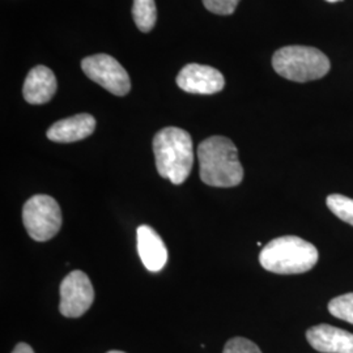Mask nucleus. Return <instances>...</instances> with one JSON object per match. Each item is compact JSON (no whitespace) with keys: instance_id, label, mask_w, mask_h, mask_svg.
Instances as JSON below:
<instances>
[{"instance_id":"f257e3e1","label":"nucleus","mask_w":353,"mask_h":353,"mask_svg":"<svg viewBox=\"0 0 353 353\" xmlns=\"http://www.w3.org/2000/svg\"><path fill=\"white\" fill-rule=\"evenodd\" d=\"M199 173L205 185L234 188L243 179V168L234 143L225 137H211L198 147Z\"/></svg>"},{"instance_id":"f03ea898","label":"nucleus","mask_w":353,"mask_h":353,"mask_svg":"<svg viewBox=\"0 0 353 353\" xmlns=\"http://www.w3.org/2000/svg\"><path fill=\"white\" fill-rule=\"evenodd\" d=\"M153 152L159 174L174 185L189 178L194 165V147L189 132L165 127L153 138Z\"/></svg>"},{"instance_id":"7ed1b4c3","label":"nucleus","mask_w":353,"mask_h":353,"mask_svg":"<svg viewBox=\"0 0 353 353\" xmlns=\"http://www.w3.org/2000/svg\"><path fill=\"white\" fill-rule=\"evenodd\" d=\"M316 246L296 236L270 241L259 254L261 265L279 275H296L310 271L318 262Z\"/></svg>"},{"instance_id":"20e7f679","label":"nucleus","mask_w":353,"mask_h":353,"mask_svg":"<svg viewBox=\"0 0 353 353\" xmlns=\"http://www.w3.org/2000/svg\"><path fill=\"white\" fill-rule=\"evenodd\" d=\"M279 75L296 83H306L327 75L330 61L321 50L310 46H285L272 57Z\"/></svg>"},{"instance_id":"39448f33","label":"nucleus","mask_w":353,"mask_h":353,"mask_svg":"<svg viewBox=\"0 0 353 353\" xmlns=\"http://www.w3.org/2000/svg\"><path fill=\"white\" fill-rule=\"evenodd\" d=\"M23 221L28 234L38 242L49 241L62 227V211L58 202L49 195H34L23 208Z\"/></svg>"},{"instance_id":"423d86ee","label":"nucleus","mask_w":353,"mask_h":353,"mask_svg":"<svg viewBox=\"0 0 353 353\" xmlns=\"http://www.w3.org/2000/svg\"><path fill=\"white\" fill-rule=\"evenodd\" d=\"M81 68L90 80L115 96H126L131 80L121 63L108 54H96L81 61Z\"/></svg>"},{"instance_id":"0eeeda50","label":"nucleus","mask_w":353,"mask_h":353,"mask_svg":"<svg viewBox=\"0 0 353 353\" xmlns=\"http://www.w3.org/2000/svg\"><path fill=\"white\" fill-rule=\"evenodd\" d=\"M59 310L67 318L85 314L94 300V290L87 274L83 271L70 272L61 283Z\"/></svg>"},{"instance_id":"6e6552de","label":"nucleus","mask_w":353,"mask_h":353,"mask_svg":"<svg viewBox=\"0 0 353 353\" xmlns=\"http://www.w3.org/2000/svg\"><path fill=\"white\" fill-rule=\"evenodd\" d=\"M176 85L192 94H214L225 87V79L214 67L191 63L176 76Z\"/></svg>"},{"instance_id":"1a4fd4ad","label":"nucleus","mask_w":353,"mask_h":353,"mask_svg":"<svg viewBox=\"0 0 353 353\" xmlns=\"http://www.w3.org/2000/svg\"><path fill=\"white\" fill-rule=\"evenodd\" d=\"M306 339L318 352L353 353V334L331 325L309 328Z\"/></svg>"},{"instance_id":"9d476101","label":"nucleus","mask_w":353,"mask_h":353,"mask_svg":"<svg viewBox=\"0 0 353 353\" xmlns=\"http://www.w3.org/2000/svg\"><path fill=\"white\" fill-rule=\"evenodd\" d=\"M138 252L145 268L151 272H159L168 261V250L164 241L150 225L138 228Z\"/></svg>"},{"instance_id":"9b49d317","label":"nucleus","mask_w":353,"mask_h":353,"mask_svg":"<svg viewBox=\"0 0 353 353\" xmlns=\"http://www.w3.org/2000/svg\"><path fill=\"white\" fill-rule=\"evenodd\" d=\"M94 128L96 119L90 114H76L55 122L46 135L55 143H74L90 137Z\"/></svg>"},{"instance_id":"f8f14e48","label":"nucleus","mask_w":353,"mask_h":353,"mask_svg":"<svg viewBox=\"0 0 353 353\" xmlns=\"http://www.w3.org/2000/svg\"><path fill=\"white\" fill-rule=\"evenodd\" d=\"M58 88L54 72L45 65H37L28 74L23 94L28 103L42 105L50 101Z\"/></svg>"},{"instance_id":"ddd939ff","label":"nucleus","mask_w":353,"mask_h":353,"mask_svg":"<svg viewBox=\"0 0 353 353\" xmlns=\"http://www.w3.org/2000/svg\"><path fill=\"white\" fill-rule=\"evenodd\" d=\"M132 16L139 30L144 33L151 32L157 20L154 0H134Z\"/></svg>"},{"instance_id":"4468645a","label":"nucleus","mask_w":353,"mask_h":353,"mask_svg":"<svg viewBox=\"0 0 353 353\" xmlns=\"http://www.w3.org/2000/svg\"><path fill=\"white\" fill-rule=\"evenodd\" d=\"M326 203L332 214L353 227V199L341 194H332L328 195Z\"/></svg>"},{"instance_id":"2eb2a0df","label":"nucleus","mask_w":353,"mask_h":353,"mask_svg":"<svg viewBox=\"0 0 353 353\" xmlns=\"http://www.w3.org/2000/svg\"><path fill=\"white\" fill-rule=\"evenodd\" d=\"M328 312L331 316L353 325V293H345L331 300L328 303Z\"/></svg>"},{"instance_id":"dca6fc26","label":"nucleus","mask_w":353,"mask_h":353,"mask_svg":"<svg viewBox=\"0 0 353 353\" xmlns=\"http://www.w3.org/2000/svg\"><path fill=\"white\" fill-rule=\"evenodd\" d=\"M223 353H262V351L252 341L237 336L228 341Z\"/></svg>"},{"instance_id":"f3484780","label":"nucleus","mask_w":353,"mask_h":353,"mask_svg":"<svg viewBox=\"0 0 353 353\" xmlns=\"http://www.w3.org/2000/svg\"><path fill=\"white\" fill-rule=\"evenodd\" d=\"M240 0H203L204 7L214 14L228 16L236 11Z\"/></svg>"},{"instance_id":"a211bd4d","label":"nucleus","mask_w":353,"mask_h":353,"mask_svg":"<svg viewBox=\"0 0 353 353\" xmlns=\"http://www.w3.org/2000/svg\"><path fill=\"white\" fill-rule=\"evenodd\" d=\"M12 353H34L33 348L26 344V343H19L14 348H13Z\"/></svg>"},{"instance_id":"6ab92c4d","label":"nucleus","mask_w":353,"mask_h":353,"mask_svg":"<svg viewBox=\"0 0 353 353\" xmlns=\"http://www.w3.org/2000/svg\"><path fill=\"white\" fill-rule=\"evenodd\" d=\"M328 3H336V1H341V0H326Z\"/></svg>"},{"instance_id":"aec40b11","label":"nucleus","mask_w":353,"mask_h":353,"mask_svg":"<svg viewBox=\"0 0 353 353\" xmlns=\"http://www.w3.org/2000/svg\"><path fill=\"white\" fill-rule=\"evenodd\" d=\"M108 353H125V352H122V351H110V352H108Z\"/></svg>"}]
</instances>
